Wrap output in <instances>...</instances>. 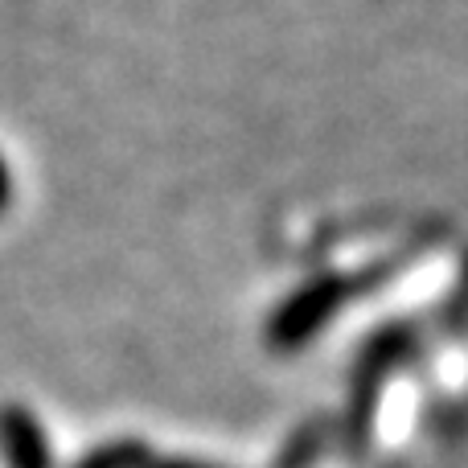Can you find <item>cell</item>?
Wrapping results in <instances>:
<instances>
[{
  "label": "cell",
  "instance_id": "1",
  "mask_svg": "<svg viewBox=\"0 0 468 468\" xmlns=\"http://www.w3.org/2000/svg\"><path fill=\"white\" fill-rule=\"evenodd\" d=\"M415 354V329L403 321L382 324L378 333H370L362 349H357L354 366H349V395H346V452L362 456L370 448L374 423H378V399L382 387L390 382V374Z\"/></svg>",
  "mask_w": 468,
  "mask_h": 468
},
{
  "label": "cell",
  "instance_id": "2",
  "mask_svg": "<svg viewBox=\"0 0 468 468\" xmlns=\"http://www.w3.org/2000/svg\"><path fill=\"white\" fill-rule=\"evenodd\" d=\"M354 296V283L346 275H316V280L300 283L288 300H280L271 316H267V349L271 354H300L316 333L329 329V321L341 313V304Z\"/></svg>",
  "mask_w": 468,
  "mask_h": 468
},
{
  "label": "cell",
  "instance_id": "3",
  "mask_svg": "<svg viewBox=\"0 0 468 468\" xmlns=\"http://www.w3.org/2000/svg\"><path fill=\"white\" fill-rule=\"evenodd\" d=\"M0 461L5 468H58L46 428L25 403L0 407Z\"/></svg>",
  "mask_w": 468,
  "mask_h": 468
},
{
  "label": "cell",
  "instance_id": "4",
  "mask_svg": "<svg viewBox=\"0 0 468 468\" xmlns=\"http://www.w3.org/2000/svg\"><path fill=\"white\" fill-rule=\"evenodd\" d=\"M153 456L156 452L144 444V440H136V436H112V440H103V444L87 448V452H82L70 468H148Z\"/></svg>",
  "mask_w": 468,
  "mask_h": 468
},
{
  "label": "cell",
  "instance_id": "5",
  "mask_svg": "<svg viewBox=\"0 0 468 468\" xmlns=\"http://www.w3.org/2000/svg\"><path fill=\"white\" fill-rule=\"evenodd\" d=\"M316 452H321V444H313V436H296L288 444V452L280 456V468H304Z\"/></svg>",
  "mask_w": 468,
  "mask_h": 468
},
{
  "label": "cell",
  "instance_id": "6",
  "mask_svg": "<svg viewBox=\"0 0 468 468\" xmlns=\"http://www.w3.org/2000/svg\"><path fill=\"white\" fill-rule=\"evenodd\" d=\"M148 468H218V464H202V461H186V456H153Z\"/></svg>",
  "mask_w": 468,
  "mask_h": 468
},
{
  "label": "cell",
  "instance_id": "7",
  "mask_svg": "<svg viewBox=\"0 0 468 468\" xmlns=\"http://www.w3.org/2000/svg\"><path fill=\"white\" fill-rule=\"evenodd\" d=\"M8 202H13V177H8V165L0 156V214L8 210Z\"/></svg>",
  "mask_w": 468,
  "mask_h": 468
}]
</instances>
